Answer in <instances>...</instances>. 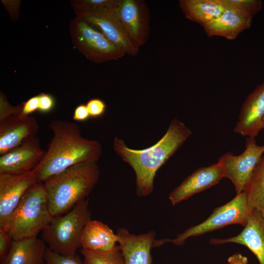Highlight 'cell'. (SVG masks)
<instances>
[{
	"label": "cell",
	"mask_w": 264,
	"mask_h": 264,
	"mask_svg": "<svg viewBox=\"0 0 264 264\" xmlns=\"http://www.w3.org/2000/svg\"><path fill=\"white\" fill-rule=\"evenodd\" d=\"M49 128L53 136L43 158L32 170L38 182L43 183L75 165L97 163L99 159L101 144L83 137L77 124L56 119L50 123Z\"/></svg>",
	"instance_id": "cell-1"
},
{
	"label": "cell",
	"mask_w": 264,
	"mask_h": 264,
	"mask_svg": "<svg viewBox=\"0 0 264 264\" xmlns=\"http://www.w3.org/2000/svg\"><path fill=\"white\" fill-rule=\"evenodd\" d=\"M192 132L181 121L174 119L164 135L155 144L146 149L128 147L124 141L115 137L113 148L121 159L133 170L138 196L146 197L154 189L157 171L191 136Z\"/></svg>",
	"instance_id": "cell-2"
},
{
	"label": "cell",
	"mask_w": 264,
	"mask_h": 264,
	"mask_svg": "<svg viewBox=\"0 0 264 264\" xmlns=\"http://www.w3.org/2000/svg\"><path fill=\"white\" fill-rule=\"evenodd\" d=\"M99 176L97 163H82L44 181L51 215L54 217L68 212L79 202L86 199Z\"/></svg>",
	"instance_id": "cell-3"
},
{
	"label": "cell",
	"mask_w": 264,
	"mask_h": 264,
	"mask_svg": "<svg viewBox=\"0 0 264 264\" xmlns=\"http://www.w3.org/2000/svg\"><path fill=\"white\" fill-rule=\"evenodd\" d=\"M53 218L44 183L36 182L22 197L12 215L8 232L15 241L37 237Z\"/></svg>",
	"instance_id": "cell-4"
},
{
	"label": "cell",
	"mask_w": 264,
	"mask_h": 264,
	"mask_svg": "<svg viewBox=\"0 0 264 264\" xmlns=\"http://www.w3.org/2000/svg\"><path fill=\"white\" fill-rule=\"evenodd\" d=\"M88 199L77 203L65 215L54 217L42 231V240L49 248L63 255L76 254L81 247L83 230L91 220L88 209Z\"/></svg>",
	"instance_id": "cell-5"
},
{
	"label": "cell",
	"mask_w": 264,
	"mask_h": 264,
	"mask_svg": "<svg viewBox=\"0 0 264 264\" xmlns=\"http://www.w3.org/2000/svg\"><path fill=\"white\" fill-rule=\"evenodd\" d=\"M69 31L73 46L92 62L101 63L116 60L126 55L81 17L76 16L70 21Z\"/></svg>",
	"instance_id": "cell-6"
},
{
	"label": "cell",
	"mask_w": 264,
	"mask_h": 264,
	"mask_svg": "<svg viewBox=\"0 0 264 264\" xmlns=\"http://www.w3.org/2000/svg\"><path fill=\"white\" fill-rule=\"evenodd\" d=\"M250 212L245 193L237 194L227 203L216 208L203 222L188 228L169 242L181 246L190 237L203 235L228 225L239 224L244 226Z\"/></svg>",
	"instance_id": "cell-7"
},
{
	"label": "cell",
	"mask_w": 264,
	"mask_h": 264,
	"mask_svg": "<svg viewBox=\"0 0 264 264\" xmlns=\"http://www.w3.org/2000/svg\"><path fill=\"white\" fill-rule=\"evenodd\" d=\"M264 156V145H258L255 138L247 137L242 153L236 155L228 152L219 159L224 177L231 181L237 195L245 192Z\"/></svg>",
	"instance_id": "cell-8"
},
{
	"label": "cell",
	"mask_w": 264,
	"mask_h": 264,
	"mask_svg": "<svg viewBox=\"0 0 264 264\" xmlns=\"http://www.w3.org/2000/svg\"><path fill=\"white\" fill-rule=\"evenodd\" d=\"M114 11L124 29L139 48L147 42L150 32V13L143 0H117Z\"/></svg>",
	"instance_id": "cell-9"
},
{
	"label": "cell",
	"mask_w": 264,
	"mask_h": 264,
	"mask_svg": "<svg viewBox=\"0 0 264 264\" xmlns=\"http://www.w3.org/2000/svg\"><path fill=\"white\" fill-rule=\"evenodd\" d=\"M38 182L32 170L16 175L0 174V228L8 231L12 215L27 190Z\"/></svg>",
	"instance_id": "cell-10"
},
{
	"label": "cell",
	"mask_w": 264,
	"mask_h": 264,
	"mask_svg": "<svg viewBox=\"0 0 264 264\" xmlns=\"http://www.w3.org/2000/svg\"><path fill=\"white\" fill-rule=\"evenodd\" d=\"M76 16L85 20L93 27H96L115 46L125 54L136 56L139 48L132 42L124 29L113 9L95 12H80Z\"/></svg>",
	"instance_id": "cell-11"
},
{
	"label": "cell",
	"mask_w": 264,
	"mask_h": 264,
	"mask_svg": "<svg viewBox=\"0 0 264 264\" xmlns=\"http://www.w3.org/2000/svg\"><path fill=\"white\" fill-rule=\"evenodd\" d=\"M45 151L39 138L33 136L21 145L0 155V174L16 175L32 170L43 158Z\"/></svg>",
	"instance_id": "cell-12"
},
{
	"label": "cell",
	"mask_w": 264,
	"mask_h": 264,
	"mask_svg": "<svg viewBox=\"0 0 264 264\" xmlns=\"http://www.w3.org/2000/svg\"><path fill=\"white\" fill-rule=\"evenodd\" d=\"M221 165L217 163L198 169L188 176L169 195L173 205L219 183L224 178Z\"/></svg>",
	"instance_id": "cell-13"
},
{
	"label": "cell",
	"mask_w": 264,
	"mask_h": 264,
	"mask_svg": "<svg viewBox=\"0 0 264 264\" xmlns=\"http://www.w3.org/2000/svg\"><path fill=\"white\" fill-rule=\"evenodd\" d=\"M264 83L259 85L243 103L234 131L243 136L255 138L263 129Z\"/></svg>",
	"instance_id": "cell-14"
},
{
	"label": "cell",
	"mask_w": 264,
	"mask_h": 264,
	"mask_svg": "<svg viewBox=\"0 0 264 264\" xmlns=\"http://www.w3.org/2000/svg\"><path fill=\"white\" fill-rule=\"evenodd\" d=\"M39 131L37 120L21 114L12 115L0 122V155L36 136Z\"/></svg>",
	"instance_id": "cell-15"
},
{
	"label": "cell",
	"mask_w": 264,
	"mask_h": 264,
	"mask_svg": "<svg viewBox=\"0 0 264 264\" xmlns=\"http://www.w3.org/2000/svg\"><path fill=\"white\" fill-rule=\"evenodd\" d=\"M116 234L125 264H152L151 251L156 236L154 231L135 235L126 228H120Z\"/></svg>",
	"instance_id": "cell-16"
},
{
	"label": "cell",
	"mask_w": 264,
	"mask_h": 264,
	"mask_svg": "<svg viewBox=\"0 0 264 264\" xmlns=\"http://www.w3.org/2000/svg\"><path fill=\"white\" fill-rule=\"evenodd\" d=\"M210 243H235L247 247L256 257L260 264H264V219L250 212L247 222L238 235L225 239H211Z\"/></svg>",
	"instance_id": "cell-17"
},
{
	"label": "cell",
	"mask_w": 264,
	"mask_h": 264,
	"mask_svg": "<svg viewBox=\"0 0 264 264\" xmlns=\"http://www.w3.org/2000/svg\"><path fill=\"white\" fill-rule=\"evenodd\" d=\"M252 19L237 10L226 7L220 17L202 27L208 37L220 36L234 40L251 27Z\"/></svg>",
	"instance_id": "cell-18"
},
{
	"label": "cell",
	"mask_w": 264,
	"mask_h": 264,
	"mask_svg": "<svg viewBox=\"0 0 264 264\" xmlns=\"http://www.w3.org/2000/svg\"><path fill=\"white\" fill-rule=\"evenodd\" d=\"M47 248L44 242L37 237L13 240L0 264H43Z\"/></svg>",
	"instance_id": "cell-19"
},
{
	"label": "cell",
	"mask_w": 264,
	"mask_h": 264,
	"mask_svg": "<svg viewBox=\"0 0 264 264\" xmlns=\"http://www.w3.org/2000/svg\"><path fill=\"white\" fill-rule=\"evenodd\" d=\"M82 248L93 251H106L113 248L118 242V237L101 221L89 220L81 237Z\"/></svg>",
	"instance_id": "cell-20"
},
{
	"label": "cell",
	"mask_w": 264,
	"mask_h": 264,
	"mask_svg": "<svg viewBox=\"0 0 264 264\" xmlns=\"http://www.w3.org/2000/svg\"><path fill=\"white\" fill-rule=\"evenodd\" d=\"M178 5L187 19L202 26L218 18L226 8L220 0H180Z\"/></svg>",
	"instance_id": "cell-21"
},
{
	"label": "cell",
	"mask_w": 264,
	"mask_h": 264,
	"mask_svg": "<svg viewBox=\"0 0 264 264\" xmlns=\"http://www.w3.org/2000/svg\"><path fill=\"white\" fill-rule=\"evenodd\" d=\"M244 193L250 212L264 219V156Z\"/></svg>",
	"instance_id": "cell-22"
},
{
	"label": "cell",
	"mask_w": 264,
	"mask_h": 264,
	"mask_svg": "<svg viewBox=\"0 0 264 264\" xmlns=\"http://www.w3.org/2000/svg\"><path fill=\"white\" fill-rule=\"evenodd\" d=\"M84 264H125L121 247L116 244L106 251H93L81 248Z\"/></svg>",
	"instance_id": "cell-23"
},
{
	"label": "cell",
	"mask_w": 264,
	"mask_h": 264,
	"mask_svg": "<svg viewBox=\"0 0 264 264\" xmlns=\"http://www.w3.org/2000/svg\"><path fill=\"white\" fill-rule=\"evenodd\" d=\"M117 2V0H73L70 3L75 13H77L113 9Z\"/></svg>",
	"instance_id": "cell-24"
},
{
	"label": "cell",
	"mask_w": 264,
	"mask_h": 264,
	"mask_svg": "<svg viewBox=\"0 0 264 264\" xmlns=\"http://www.w3.org/2000/svg\"><path fill=\"white\" fill-rule=\"evenodd\" d=\"M226 7L237 10L252 18L263 7L261 0H220Z\"/></svg>",
	"instance_id": "cell-25"
},
{
	"label": "cell",
	"mask_w": 264,
	"mask_h": 264,
	"mask_svg": "<svg viewBox=\"0 0 264 264\" xmlns=\"http://www.w3.org/2000/svg\"><path fill=\"white\" fill-rule=\"evenodd\" d=\"M46 264H84L83 260L77 255H63L47 248L44 256Z\"/></svg>",
	"instance_id": "cell-26"
},
{
	"label": "cell",
	"mask_w": 264,
	"mask_h": 264,
	"mask_svg": "<svg viewBox=\"0 0 264 264\" xmlns=\"http://www.w3.org/2000/svg\"><path fill=\"white\" fill-rule=\"evenodd\" d=\"M21 113V106H12L1 92L0 95V122L13 115Z\"/></svg>",
	"instance_id": "cell-27"
},
{
	"label": "cell",
	"mask_w": 264,
	"mask_h": 264,
	"mask_svg": "<svg viewBox=\"0 0 264 264\" xmlns=\"http://www.w3.org/2000/svg\"><path fill=\"white\" fill-rule=\"evenodd\" d=\"M86 106L90 117H98L102 116L105 112L106 105L104 102L98 98L88 100Z\"/></svg>",
	"instance_id": "cell-28"
},
{
	"label": "cell",
	"mask_w": 264,
	"mask_h": 264,
	"mask_svg": "<svg viewBox=\"0 0 264 264\" xmlns=\"http://www.w3.org/2000/svg\"><path fill=\"white\" fill-rule=\"evenodd\" d=\"M12 241L8 231L0 228V261L3 259L7 254Z\"/></svg>",
	"instance_id": "cell-29"
},
{
	"label": "cell",
	"mask_w": 264,
	"mask_h": 264,
	"mask_svg": "<svg viewBox=\"0 0 264 264\" xmlns=\"http://www.w3.org/2000/svg\"><path fill=\"white\" fill-rule=\"evenodd\" d=\"M38 96V110L44 113L51 111L55 105V100L53 97L50 94L44 93H41Z\"/></svg>",
	"instance_id": "cell-30"
},
{
	"label": "cell",
	"mask_w": 264,
	"mask_h": 264,
	"mask_svg": "<svg viewBox=\"0 0 264 264\" xmlns=\"http://www.w3.org/2000/svg\"><path fill=\"white\" fill-rule=\"evenodd\" d=\"M21 114L24 115H29L39 109V96L36 95L29 98L22 103Z\"/></svg>",
	"instance_id": "cell-31"
},
{
	"label": "cell",
	"mask_w": 264,
	"mask_h": 264,
	"mask_svg": "<svg viewBox=\"0 0 264 264\" xmlns=\"http://www.w3.org/2000/svg\"><path fill=\"white\" fill-rule=\"evenodd\" d=\"M90 116L86 105L81 104L77 106L74 111L73 119L78 121L87 120Z\"/></svg>",
	"instance_id": "cell-32"
},
{
	"label": "cell",
	"mask_w": 264,
	"mask_h": 264,
	"mask_svg": "<svg viewBox=\"0 0 264 264\" xmlns=\"http://www.w3.org/2000/svg\"><path fill=\"white\" fill-rule=\"evenodd\" d=\"M228 264H248L247 258L240 253L230 256L227 260Z\"/></svg>",
	"instance_id": "cell-33"
},
{
	"label": "cell",
	"mask_w": 264,
	"mask_h": 264,
	"mask_svg": "<svg viewBox=\"0 0 264 264\" xmlns=\"http://www.w3.org/2000/svg\"><path fill=\"white\" fill-rule=\"evenodd\" d=\"M263 129H264V124H263Z\"/></svg>",
	"instance_id": "cell-34"
}]
</instances>
